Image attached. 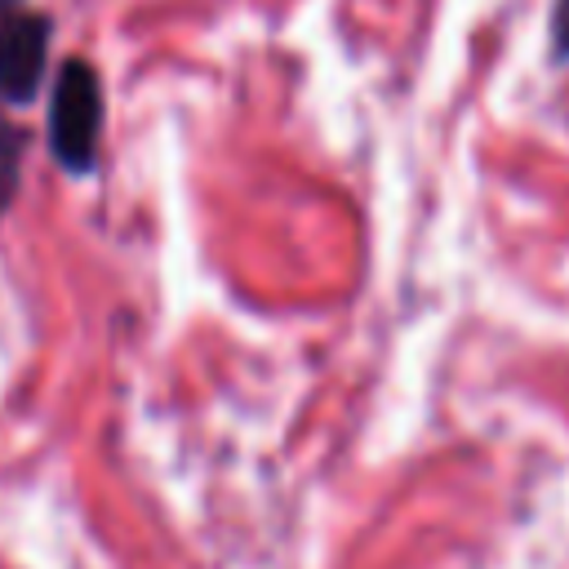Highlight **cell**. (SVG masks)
Instances as JSON below:
<instances>
[{"mask_svg": "<svg viewBox=\"0 0 569 569\" xmlns=\"http://www.w3.org/2000/svg\"><path fill=\"white\" fill-rule=\"evenodd\" d=\"M102 138V84L98 71L80 58L62 62L53 80V107H49V142L67 173H89L98 160Z\"/></svg>", "mask_w": 569, "mask_h": 569, "instance_id": "cell-1", "label": "cell"}, {"mask_svg": "<svg viewBox=\"0 0 569 569\" xmlns=\"http://www.w3.org/2000/svg\"><path fill=\"white\" fill-rule=\"evenodd\" d=\"M556 53L569 58V0H556Z\"/></svg>", "mask_w": 569, "mask_h": 569, "instance_id": "cell-4", "label": "cell"}, {"mask_svg": "<svg viewBox=\"0 0 569 569\" xmlns=\"http://www.w3.org/2000/svg\"><path fill=\"white\" fill-rule=\"evenodd\" d=\"M18 164H22V133L0 111V213L13 200V191H18Z\"/></svg>", "mask_w": 569, "mask_h": 569, "instance_id": "cell-3", "label": "cell"}, {"mask_svg": "<svg viewBox=\"0 0 569 569\" xmlns=\"http://www.w3.org/2000/svg\"><path fill=\"white\" fill-rule=\"evenodd\" d=\"M44 58H49V22L40 13L9 9L0 18V93L27 102L44 76Z\"/></svg>", "mask_w": 569, "mask_h": 569, "instance_id": "cell-2", "label": "cell"}]
</instances>
